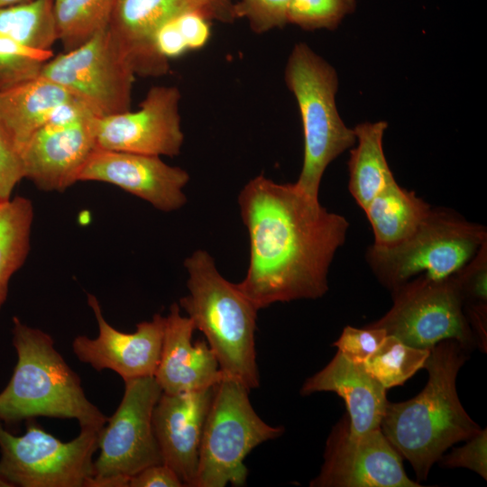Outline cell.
<instances>
[{"mask_svg": "<svg viewBox=\"0 0 487 487\" xmlns=\"http://www.w3.org/2000/svg\"><path fill=\"white\" fill-rule=\"evenodd\" d=\"M250 244L249 266L239 290L259 310L276 302L318 299L344 244L349 224L295 183L259 175L238 196Z\"/></svg>", "mask_w": 487, "mask_h": 487, "instance_id": "6da1fadb", "label": "cell"}, {"mask_svg": "<svg viewBox=\"0 0 487 487\" xmlns=\"http://www.w3.org/2000/svg\"><path fill=\"white\" fill-rule=\"evenodd\" d=\"M467 354L455 340L439 342L430 349L423 367L428 372L424 389L409 400L386 404L381 430L419 480L427 478L449 447L482 430L456 391V377Z\"/></svg>", "mask_w": 487, "mask_h": 487, "instance_id": "7a4b0ae2", "label": "cell"}, {"mask_svg": "<svg viewBox=\"0 0 487 487\" xmlns=\"http://www.w3.org/2000/svg\"><path fill=\"white\" fill-rule=\"evenodd\" d=\"M12 334L17 362L0 392V421L72 418L80 429L101 430L108 417L87 400L80 378L56 350L51 335L17 317L13 318Z\"/></svg>", "mask_w": 487, "mask_h": 487, "instance_id": "3957f363", "label": "cell"}, {"mask_svg": "<svg viewBox=\"0 0 487 487\" xmlns=\"http://www.w3.org/2000/svg\"><path fill=\"white\" fill-rule=\"evenodd\" d=\"M188 294L179 307L206 336L223 376L234 379L250 391L260 385L255 330L258 309L217 271L210 254L194 252L184 262Z\"/></svg>", "mask_w": 487, "mask_h": 487, "instance_id": "277c9868", "label": "cell"}, {"mask_svg": "<svg viewBox=\"0 0 487 487\" xmlns=\"http://www.w3.org/2000/svg\"><path fill=\"white\" fill-rule=\"evenodd\" d=\"M285 83L293 93L302 122L303 165L296 186L318 198L326 167L356 142L354 130L341 119L335 69L304 42L292 49L285 68Z\"/></svg>", "mask_w": 487, "mask_h": 487, "instance_id": "5b68a950", "label": "cell"}, {"mask_svg": "<svg viewBox=\"0 0 487 487\" xmlns=\"http://www.w3.org/2000/svg\"><path fill=\"white\" fill-rule=\"evenodd\" d=\"M486 242L483 225L449 209L432 208L409 237L390 247L372 244L366 259L378 280L393 291L420 274L436 280L453 276Z\"/></svg>", "mask_w": 487, "mask_h": 487, "instance_id": "8992f818", "label": "cell"}, {"mask_svg": "<svg viewBox=\"0 0 487 487\" xmlns=\"http://www.w3.org/2000/svg\"><path fill=\"white\" fill-rule=\"evenodd\" d=\"M240 381L223 376L216 384L205 422L194 487L244 486V459L259 445L279 437L282 427L263 421Z\"/></svg>", "mask_w": 487, "mask_h": 487, "instance_id": "52a82bcc", "label": "cell"}, {"mask_svg": "<svg viewBox=\"0 0 487 487\" xmlns=\"http://www.w3.org/2000/svg\"><path fill=\"white\" fill-rule=\"evenodd\" d=\"M161 393L153 376L124 381L123 399L99 432V455L86 487H125L142 469L162 463L152 427Z\"/></svg>", "mask_w": 487, "mask_h": 487, "instance_id": "ba28073f", "label": "cell"}, {"mask_svg": "<svg viewBox=\"0 0 487 487\" xmlns=\"http://www.w3.org/2000/svg\"><path fill=\"white\" fill-rule=\"evenodd\" d=\"M99 432L80 429L62 442L32 419L21 436L0 421V473L13 487H86L94 475Z\"/></svg>", "mask_w": 487, "mask_h": 487, "instance_id": "9c48e42d", "label": "cell"}, {"mask_svg": "<svg viewBox=\"0 0 487 487\" xmlns=\"http://www.w3.org/2000/svg\"><path fill=\"white\" fill-rule=\"evenodd\" d=\"M391 293L390 310L366 326L382 328L422 349L430 350L447 339L457 341L468 352L476 346L455 274L441 280L420 274Z\"/></svg>", "mask_w": 487, "mask_h": 487, "instance_id": "30bf717a", "label": "cell"}, {"mask_svg": "<svg viewBox=\"0 0 487 487\" xmlns=\"http://www.w3.org/2000/svg\"><path fill=\"white\" fill-rule=\"evenodd\" d=\"M40 76L64 87L98 117L130 110L135 73L108 28L53 56Z\"/></svg>", "mask_w": 487, "mask_h": 487, "instance_id": "8fae6325", "label": "cell"}, {"mask_svg": "<svg viewBox=\"0 0 487 487\" xmlns=\"http://www.w3.org/2000/svg\"><path fill=\"white\" fill-rule=\"evenodd\" d=\"M96 115L79 99L60 106L22 147L24 179L43 191L63 192L97 147Z\"/></svg>", "mask_w": 487, "mask_h": 487, "instance_id": "7c38bea8", "label": "cell"}, {"mask_svg": "<svg viewBox=\"0 0 487 487\" xmlns=\"http://www.w3.org/2000/svg\"><path fill=\"white\" fill-rule=\"evenodd\" d=\"M311 487H420L408 476L402 457L381 427L360 435L342 419L331 431L319 473Z\"/></svg>", "mask_w": 487, "mask_h": 487, "instance_id": "4fadbf2b", "label": "cell"}, {"mask_svg": "<svg viewBox=\"0 0 487 487\" xmlns=\"http://www.w3.org/2000/svg\"><path fill=\"white\" fill-rule=\"evenodd\" d=\"M178 87H151L136 111L96 117L97 147L132 153L174 157L184 142Z\"/></svg>", "mask_w": 487, "mask_h": 487, "instance_id": "5bb4252c", "label": "cell"}, {"mask_svg": "<svg viewBox=\"0 0 487 487\" xmlns=\"http://www.w3.org/2000/svg\"><path fill=\"white\" fill-rule=\"evenodd\" d=\"M188 173L165 163L161 157L96 147L83 166L78 181L115 185L155 208L170 212L187 202L183 188Z\"/></svg>", "mask_w": 487, "mask_h": 487, "instance_id": "9a60e30c", "label": "cell"}, {"mask_svg": "<svg viewBox=\"0 0 487 487\" xmlns=\"http://www.w3.org/2000/svg\"><path fill=\"white\" fill-rule=\"evenodd\" d=\"M87 303L94 312L98 335L74 338L72 350L77 358L96 371L112 370L124 381L154 376L161 356L165 317L156 314L151 321L138 323L133 333H124L105 319L96 297L87 294Z\"/></svg>", "mask_w": 487, "mask_h": 487, "instance_id": "2e32d148", "label": "cell"}, {"mask_svg": "<svg viewBox=\"0 0 487 487\" xmlns=\"http://www.w3.org/2000/svg\"><path fill=\"white\" fill-rule=\"evenodd\" d=\"M215 386L179 394L162 392L153 409L152 427L162 463L187 487H194L203 429Z\"/></svg>", "mask_w": 487, "mask_h": 487, "instance_id": "e0dca14e", "label": "cell"}, {"mask_svg": "<svg viewBox=\"0 0 487 487\" xmlns=\"http://www.w3.org/2000/svg\"><path fill=\"white\" fill-rule=\"evenodd\" d=\"M198 11L212 16L199 0H115L108 31L131 63L135 75L159 77L169 63L154 45L157 31L177 15Z\"/></svg>", "mask_w": 487, "mask_h": 487, "instance_id": "ac0fdd59", "label": "cell"}, {"mask_svg": "<svg viewBox=\"0 0 487 487\" xmlns=\"http://www.w3.org/2000/svg\"><path fill=\"white\" fill-rule=\"evenodd\" d=\"M195 330L180 307L171 304L165 317L160 361L154 378L162 392L179 394L215 386L223 377L218 362L204 340L192 343Z\"/></svg>", "mask_w": 487, "mask_h": 487, "instance_id": "d6986e66", "label": "cell"}, {"mask_svg": "<svg viewBox=\"0 0 487 487\" xmlns=\"http://www.w3.org/2000/svg\"><path fill=\"white\" fill-rule=\"evenodd\" d=\"M386 391L363 364L352 363L337 352L323 369L305 381L300 393H336L348 411L349 432L360 435L380 427L388 402Z\"/></svg>", "mask_w": 487, "mask_h": 487, "instance_id": "ffe728a7", "label": "cell"}, {"mask_svg": "<svg viewBox=\"0 0 487 487\" xmlns=\"http://www.w3.org/2000/svg\"><path fill=\"white\" fill-rule=\"evenodd\" d=\"M75 99L64 87L38 76L0 91V122L20 152L60 106Z\"/></svg>", "mask_w": 487, "mask_h": 487, "instance_id": "44dd1931", "label": "cell"}, {"mask_svg": "<svg viewBox=\"0 0 487 487\" xmlns=\"http://www.w3.org/2000/svg\"><path fill=\"white\" fill-rule=\"evenodd\" d=\"M432 207L413 191L393 181L363 210L373 232V245L390 247L409 237Z\"/></svg>", "mask_w": 487, "mask_h": 487, "instance_id": "7402d4cb", "label": "cell"}, {"mask_svg": "<svg viewBox=\"0 0 487 487\" xmlns=\"http://www.w3.org/2000/svg\"><path fill=\"white\" fill-rule=\"evenodd\" d=\"M387 126L386 122L379 121L363 123L354 128L357 145L350 152L348 188L363 210L384 188L395 181L382 145Z\"/></svg>", "mask_w": 487, "mask_h": 487, "instance_id": "603a6c76", "label": "cell"}, {"mask_svg": "<svg viewBox=\"0 0 487 487\" xmlns=\"http://www.w3.org/2000/svg\"><path fill=\"white\" fill-rule=\"evenodd\" d=\"M34 208L24 197L0 201V310L12 276L23 266L30 250Z\"/></svg>", "mask_w": 487, "mask_h": 487, "instance_id": "cb8c5ba5", "label": "cell"}, {"mask_svg": "<svg viewBox=\"0 0 487 487\" xmlns=\"http://www.w3.org/2000/svg\"><path fill=\"white\" fill-rule=\"evenodd\" d=\"M115 0H52L58 41L74 50L109 26Z\"/></svg>", "mask_w": 487, "mask_h": 487, "instance_id": "d4e9b609", "label": "cell"}, {"mask_svg": "<svg viewBox=\"0 0 487 487\" xmlns=\"http://www.w3.org/2000/svg\"><path fill=\"white\" fill-rule=\"evenodd\" d=\"M0 33L32 49L51 50L58 41L52 0H30L1 8Z\"/></svg>", "mask_w": 487, "mask_h": 487, "instance_id": "484cf974", "label": "cell"}, {"mask_svg": "<svg viewBox=\"0 0 487 487\" xmlns=\"http://www.w3.org/2000/svg\"><path fill=\"white\" fill-rule=\"evenodd\" d=\"M429 349L410 346L387 335L380 346L363 363L365 371L386 390L403 385L424 367Z\"/></svg>", "mask_w": 487, "mask_h": 487, "instance_id": "4316f807", "label": "cell"}, {"mask_svg": "<svg viewBox=\"0 0 487 487\" xmlns=\"http://www.w3.org/2000/svg\"><path fill=\"white\" fill-rule=\"evenodd\" d=\"M52 57L51 50L32 49L0 33V91L40 76Z\"/></svg>", "mask_w": 487, "mask_h": 487, "instance_id": "83f0119b", "label": "cell"}, {"mask_svg": "<svg viewBox=\"0 0 487 487\" xmlns=\"http://www.w3.org/2000/svg\"><path fill=\"white\" fill-rule=\"evenodd\" d=\"M355 5V0H290L288 23L308 31L334 30Z\"/></svg>", "mask_w": 487, "mask_h": 487, "instance_id": "f1b7e54d", "label": "cell"}, {"mask_svg": "<svg viewBox=\"0 0 487 487\" xmlns=\"http://www.w3.org/2000/svg\"><path fill=\"white\" fill-rule=\"evenodd\" d=\"M290 0H240L234 4L236 18L247 20L251 29L261 34L288 23Z\"/></svg>", "mask_w": 487, "mask_h": 487, "instance_id": "f546056e", "label": "cell"}, {"mask_svg": "<svg viewBox=\"0 0 487 487\" xmlns=\"http://www.w3.org/2000/svg\"><path fill=\"white\" fill-rule=\"evenodd\" d=\"M386 335L387 333L382 328L366 326L363 328H356L347 326L333 345L337 347V352L352 363L363 364Z\"/></svg>", "mask_w": 487, "mask_h": 487, "instance_id": "4dcf8cb0", "label": "cell"}, {"mask_svg": "<svg viewBox=\"0 0 487 487\" xmlns=\"http://www.w3.org/2000/svg\"><path fill=\"white\" fill-rule=\"evenodd\" d=\"M486 243L473 258L455 274L464 303H487Z\"/></svg>", "mask_w": 487, "mask_h": 487, "instance_id": "1f68e13d", "label": "cell"}, {"mask_svg": "<svg viewBox=\"0 0 487 487\" xmlns=\"http://www.w3.org/2000/svg\"><path fill=\"white\" fill-rule=\"evenodd\" d=\"M441 465L446 468L463 467L478 473L487 479V430L482 429L478 434L466 440L461 446L453 448L447 455H443L439 460Z\"/></svg>", "mask_w": 487, "mask_h": 487, "instance_id": "d6a6232c", "label": "cell"}, {"mask_svg": "<svg viewBox=\"0 0 487 487\" xmlns=\"http://www.w3.org/2000/svg\"><path fill=\"white\" fill-rule=\"evenodd\" d=\"M23 179L20 152L0 122V201L10 199L15 186Z\"/></svg>", "mask_w": 487, "mask_h": 487, "instance_id": "836d02e7", "label": "cell"}, {"mask_svg": "<svg viewBox=\"0 0 487 487\" xmlns=\"http://www.w3.org/2000/svg\"><path fill=\"white\" fill-rule=\"evenodd\" d=\"M173 21L188 51L201 49L207 43L211 34L210 19L203 13L188 11Z\"/></svg>", "mask_w": 487, "mask_h": 487, "instance_id": "e575fe53", "label": "cell"}, {"mask_svg": "<svg viewBox=\"0 0 487 487\" xmlns=\"http://www.w3.org/2000/svg\"><path fill=\"white\" fill-rule=\"evenodd\" d=\"M130 487H182L183 482L177 473L161 463L150 465L129 480Z\"/></svg>", "mask_w": 487, "mask_h": 487, "instance_id": "d590c367", "label": "cell"}, {"mask_svg": "<svg viewBox=\"0 0 487 487\" xmlns=\"http://www.w3.org/2000/svg\"><path fill=\"white\" fill-rule=\"evenodd\" d=\"M465 316L471 327L475 345L486 353V313L487 303H467Z\"/></svg>", "mask_w": 487, "mask_h": 487, "instance_id": "8d00e7d4", "label": "cell"}, {"mask_svg": "<svg viewBox=\"0 0 487 487\" xmlns=\"http://www.w3.org/2000/svg\"><path fill=\"white\" fill-rule=\"evenodd\" d=\"M208 9L212 19L223 23H232L234 19V3L232 0H199Z\"/></svg>", "mask_w": 487, "mask_h": 487, "instance_id": "74e56055", "label": "cell"}, {"mask_svg": "<svg viewBox=\"0 0 487 487\" xmlns=\"http://www.w3.org/2000/svg\"><path fill=\"white\" fill-rule=\"evenodd\" d=\"M30 0H0V9L13 5L27 2Z\"/></svg>", "mask_w": 487, "mask_h": 487, "instance_id": "f35d334b", "label": "cell"}, {"mask_svg": "<svg viewBox=\"0 0 487 487\" xmlns=\"http://www.w3.org/2000/svg\"><path fill=\"white\" fill-rule=\"evenodd\" d=\"M0 487H13V485L0 473Z\"/></svg>", "mask_w": 487, "mask_h": 487, "instance_id": "ab89813d", "label": "cell"}]
</instances>
